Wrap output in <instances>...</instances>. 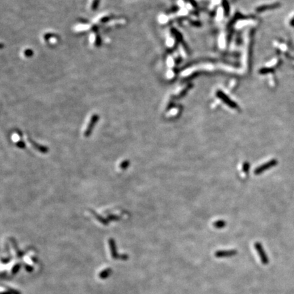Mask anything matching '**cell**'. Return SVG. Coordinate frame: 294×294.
I'll return each instance as SVG.
<instances>
[{"label":"cell","mask_w":294,"mask_h":294,"mask_svg":"<svg viewBox=\"0 0 294 294\" xmlns=\"http://www.w3.org/2000/svg\"><path fill=\"white\" fill-rule=\"evenodd\" d=\"M277 164H278V161L277 160H276V159H272V160H270L269 161H268L264 164L261 165V166L257 167V168H255V170H254V174L255 175L261 174L262 173H263V172H264L265 171H266V170L271 168V167L277 166Z\"/></svg>","instance_id":"6da1fadb"},{"label":"cell","mask_w":294,"mask_h":294,"mask_svg":"<svg viewBox=\"0 0 294 294\" xmlns=\"http://www.w3.org/2000/svg\"><path fill=\"white\" fill-rule=\"evenodd\" d=\"M254 247L259 255V258L261 259V262L263 264L267 265L269 262V259H268V257L266 253H265L264 248H263L262 244L259 242H255L254 244Z\"/></svg>","instance_id":"7a4b0ae2"},{"label":"cell","mask_w":294,"mask_h":294,"mask_svg":"<svg viewBox=\"0 0 294 294\" xmlns=\"http://www.w3.org/2000/svg\"><path fill=\"white\" fill-rule=\"evenodd\" d=\"M238 252L236 250L231 249V250H221V251H217L215 252V255L217 258H225V257H230L236 255Z\"/></svg>","instance_id":"3957f363"},{"label":"cell","mask_w":294,"mask_h":294,"mask_svg":"<svg viewBox=\"0 0 294 294\" xmlns=\"http://www.w3.org/2000/svg\"><path fill=\"white\" fill-rule=\"evenodd\" d=\"M213 225L216 229H221L225 228L226 226V221L223 220H219L214 222Z\"/></svg>","instance_id":"277c9868"},{"label":"cell","mask_w":294,"mask_h":294,"mask_svg":"<svg viewBox=\"0 0 294 294\" xmlns=\"http://www.w3.org/2000/svg\"><path fill=\"white\" fill-rule=\"evenodd\" d=\"M90 28L89 25H78L76 27L75 29L77 32H81V31H84L89 29Z\"/></svg>","instance_id":"5b68a950"},{"label":"cell","mask_w":294,"mask_h":294,"mask_svg":"<svg viewBox=\"0 0 294 294\" xmlns=\"http://www.w3.org/2000/svg\"><path fill=\"white\" fill-rule=\"evenodd\" d=\"M249 169H250V164L248 161L244 162L243 165H242V170H243V172H245V173H247V172L249 171Z\"/></svg>","instance_id":"8992f818"},{"label":"cell","mask_w":294,"mask_h":294,"mask_svg":"<svg viewBox=\"0 0 294 294\" xmlns=\"http://www.w3.org/2000/svg\"><path fill=\"white\" fill-rule=\"evenodd\" d=\"M104 17H105V16H104V14H103V15H102V18H103V19H104ZM101 19V17H99V18H97V20H98V19Z\"/></svg>","instance_id":"52a82bcc"}]
</instances>
